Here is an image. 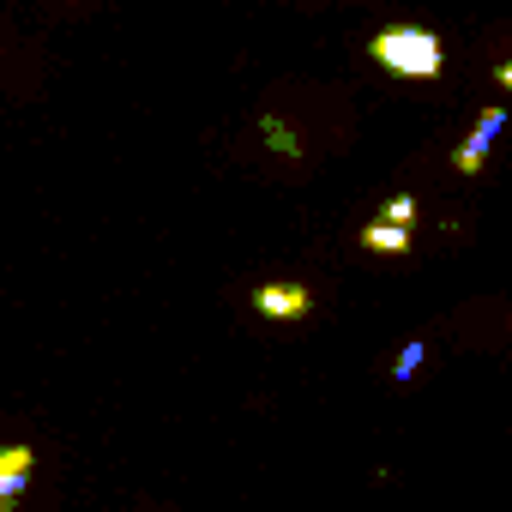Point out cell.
<instances>
[{"mask_svg": "<svg viewBox=\"0 0 512 512\" xmlns=\"http://www.w3.org/2000/svg\"><path fill=\"white\" fill-rule=\"evenodd\" d=\"M368 55L386 73H398V79H440V61H446L440 37L422 31V25H386V31H374Z\"/></svg>", "mask_w": 512, "mask_h": 512, "instance_id": "6da1fadb", "label": "cell"}, {"mask_svg": "<svg viewBox=\"0 0 512 512\" xmlns=\"http://www.w3.org/2000/svg\"><path fill=\"white\" fill-rule=\"evenodd\" d=\"M253 314L266 320H308L314 314V290L308 284H253Z\"/></svg>", "mask_w": 512, "mask_h": 512, "instance_id": "7a4b0ae2", "label": "cell"}, {"mask_svg": "<svg viewBox=\"0 0 512 512\" xmlns=\"http://www.w3.org/2000/svg\"><path fill=\"white\" fill-rule=\"evenodd\" d=\"M31 446H7L0 452V512H13V500L31 488Z\"/></svg>", "mask_w": 512, "mask_h": 512, "instance_id": "3957f363", "label": "cell"}, {"mask_svg": "<svg viewBox=\"0 0 512 512\" xmlns=\"http://www.w3.org/2000/svg\"><path fill=\"white\" fill-rule=\"evenodd\" d=\"M362 247H368V253H410V229H398V223H380V217H374V223L362 229Z\"/></svg>", "mask_w": 512, "mask_h": 512, "instance_id": "277c9868", "label": "cell"}, {"mask_svg": "<svg viewBox=\"0 0 512 512\" xmlns=\"http://www.w3.org/2000/svg\"><path fill=\"white\" fill-rule=\"evenodd\" d=\"M260 133H266V145H272L278 157H302V139L290 133V121H278V115H266V121H260Z\"/></svg>", "mask_w": 512, "mask_h": 512, "instance_id": "5b68a950", "label": "cell"}, {"mask_svg": "<svg viewBox=\"0 0 512 512\" xmlns=\"http://www.w3.org/2000/svg\"><path fill=\"white\" fill-rule=\"evenodd\" d=\"M500 127H506V109H482V115H476V133H470L464 145H476V151H488V145L500 139Z\"/></svg>", "mask_w": 512, "mask_h": 512, "instance_id": "8992f818", "label": "cell"}, {"mask_svg": "<svg viewBox=\"0 0 512 512\" xmlns=\"http://www.w3.org/2000/svg\"><path fill=\"white\" fill-rule=\"evenodd\" d=\"M380 223H398V229H410V223H416V193H392V199L380 205Z\"/></svg>", "mask_w": 512, "mask_h": 512, "instance_id": "52a82bcc", "label": "cell"}, {"mask_svg": "<svg viewBox=\"0 0 512 512\" xmlns=\"http://www.w3.org/2000/svg\"><path fill=\"white\" fill-rule=\"evenodd\" d=\"M422 362H428V350H422V338H410V344L398 350V368H392V374H398V380H416Z\"/></svg>", "mask_w": 512, "mask_h": 512, "instance_id": "ba28073f", "label": "cell"}, {"mask_svg": "<svg viewBox=\"0 0 512 512\" xmlns=\"http://www.w3.org/2000/svg\"><path fill=\"white\" fill-rule=\"evenodd\" d=\"M482 157H488V151H476V145H458V151H452V169H458V175H482Z\"/></svg>", "mask_w": 512, "mask_h": 512, "instance_id": "9c48e42d", "label": "cell"}]
</instances>
